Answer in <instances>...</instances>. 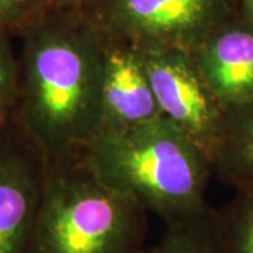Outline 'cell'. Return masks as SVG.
<instances>
[{"instance_id": "cell-14", "label": "cell", "mask_w": 253, "mask_h": 253, "mask_svg": "<svg viewBox=\"0 0 253 253\" xmlns=\"http://www.w3.org/2000/svg\"><path fill=\"white\" fill-rule=\"evenodd\" d=\"M103 0H54V9L91 14Z\"/></svg>"}, {"instance_id": "cell-10", "label": "cell", "mask_w": 253, "mask_h": 253, "mask_svg": "<svg viewBox=\"0 0 253 253\" xmlns=\"http://www.w3.org/2000/svg\"><path fill=\"white\" fill-rule=\"evenodd\" d=\"M141 253H228L215 219L210 210L199 217L166 224L161 239Z\"/></svg>"}, {"instance_id": "cell-3", "label": "cell", "mask_w": 253, "mask_h": 253, "mask_svg": "<svg viewBox=\"0 0 253 253\" xmlns=\"http://www.w3.org/2000/svg\"><path fill=\"white\" fill-rule=\"evenodd\" d=\"M148 212L83 162L46 165L27 253H141Z\"/></svg>"}, {"instance_id": "cell-4", "label": "cell", "mask_w": 253, "mask_h": 253, "mask_svg": "<svg viewBox=\"0 0 253 253\" xmlns=\"http://www.w3.org/2000/svg\"><path fill=\"white\" fill-rule=\"evenodd\" d=\"M235 14L232 0H103L90 16L107 33L139 48L191 54Z\"/></svg>"}, {"instance_id": "cell-5", "label": "cell", "mask_w": 253, "mask_h": 253, "mask_svg": "<svg viewBox=\"0 0 253 253\" xmlns=\"http://www.w3.org/2000/svg\"><path fill=\"white\" fill-rule=\"evenodd\" d=\"M155 99L163 118L210 152L224 107L208 89L190 52L174 48H141Z\"/></svg>"}, {"instance_id": "cell-2", "label": "cell", "mask_w": 253, "mask_h": 253, "mask_svg": "<svg viewBox=\"0 0 253 253\" xmlns=\"http://www.w3.org/2000/svg\"><path fill=\"white\" fill-rule=\"evenodd\" d=\"M82 162L100 183L166 224L211 210L206 201L210 159L166 118L101 134Z\"/></svg>"}, {"instance_id": "cell-6", "label": "cell", "mask_w": 253, "mask_h": 253, "mask_svg": "<svg viewBox=\"0 0 253 253\" xmlns=\"http://www.w3.org/2000/svg\"><path fill=\"white\" fill-rule=\"evenodd\" d=\"M46 163L13 117L0 126V253H27Z\"/></svg>"}, {"instance_id": "cell-15", "label": "cell", "mask_w": 253, "mask_h": 253, "mask_svg": "<svg viewBox=\"0 0 253 253\" xmlns=\"http://www.w3.org/2000/svg\"><path fill=\"white\" fill-rule=\"evenodd\" d=\"M238 16L253 23V0H239Z\"/></svg>"}, {"instance_id": "cell-13", "label": "cell", "mask_w": 253, "mask_h": 253, "mask_svg": "<svg viewBox=\"0 0 253 253\" xmlns=\"http://www.w3.org/2000/svg\"><path fill=\"white\" fill-rule=\"evenodd\" d=\"M54 10V0H0V27L17 36Z\"/></svg>"}, {"instance_id": "cell-7", "label": "cell", "mask_w": 253, "mask_h": 253, "mask_svg": "<svg viewBox=\"0 0 253 253\" xmlns=\"http://www.w3.org/2000/svg\"><path fill=\"white\" fill-rule=\"evenodd\" d=\"M159 117L141 48L106 31L99 135L126 131Z\"/></svg>"}, {"instance_id": "cell-12", "label": "cell", "mask_w": 253, "mask_h": 253, "mask_svg": "<svg viewBox=\"0 0 253 253\" xmlns=\"http://www.w3.org/2000/svg\"><path fill=\"white\" fill-rule=\"evenodd\" d=\"M11 37L10 31L0 27V126L14 117L18 103V54Z\"/></svg>"}, {"instance_id": "cell-11", "label": "cell", "mask_w": 253, "mask_h": 253, "mask_svg": "<svg viewBox=\"0 0 253 253\" xmlns=\"http://www.w3.org/2000/svg\"><path fill=\"white\" fill-rule=\"evenodd\" d=\"M215 212L219 235L228 253H253V191H236Z\"/></svg>"}, {"instance_id": "cell-1", "label": "cell", "mask_w": 253, "mask_h": 253, "mask_svg": "<svg viewBox=\"0 0 253 253\" xmlns=\"http://www.w3.org/2000/svg\"><path fill=\"white\" fill-rule=\"evenodd\" d=\"M17 37L14 117L46 165L82 162L101 124L104 28L90 14L54 9Z\"/></svg>"}, {"instance_id": "cell-8", "label": "cell", "mask_w": 253, "mask_h": 253, "mask_svg": "<svg viewBox=\"0 0 253 253\" xmlns=\"http://www.w3.org/2000/svg\"><path fill=\"white\" fill-rule=\"evenodd\" d=\"M191 56L224 109L253 104L252 21L236 13L215 28Z\"/></svg>"}, {"instance_id": "cell-9", "label": "cell", "mask_w": 253, "mask_h": 253, "mask_svg": "<svg viewBox=\"0 0 253 253\" xmlns=\"http://www.w3.org/2000/svg\"><path fill=\"white\" fill-rule=\"evenodd\" d=\"M210 163L219 180L253 191V104L224 109Z\"/></svg>"}]
</instances>
